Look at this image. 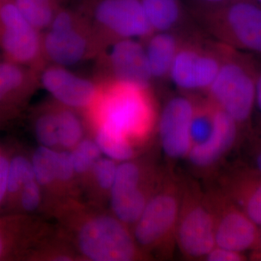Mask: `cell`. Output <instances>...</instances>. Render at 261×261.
<instances>
[{"label":"cell","mask_w":261,"mask_h":261,"mask_svg":"<svg viewBox=\"0 0 261 261\" xmlns=\"http://www.w3.org/2000/svg\"><path fill=\"white\" fill-rule=\"evenodd\" d=\"M51 216L57 231L74 250L80 260L132 261L145 258L132 229L103 207L68 199Z\"/></svg>","instance_id":"1"},{"label":"cell","mask_w":261,"mask_h":261,"mask_svg":"<svg viewBox=\"0 0 261 261\" xmlns=\"http://www.w3.org/2000/svg\"><path fill=\"white\" fill-rule=\"evenodd\" d=\"M97 82V97L84 113L90 128L102 127L135 145L145 142L159 118L151 87L121 81Z\"/></svg>","instance_id":"2"},{"label":"cell","mask_w":261,"mask_h":261,"mask_svg":"<svg viewBox=\"0 0 261 261\" xmlns=\"http://www.w3.org/2000/svg\"><path fill=\"white\" fill-rule=\"evenodd\" d=\"M187 9L216 42L261 55V6L253 0H231L213 7L190 5Z\"/></svg>","instance_id":"3"},{"label":"cell","mask_w":261,"mask_h":261,"mask_svg":"<svg viewBox=\"0 0 261 261\" xmlns=\"http://www.w3.org/2000/svg\"><path fill=\"white\" fill-rule=\"evenodd\" d=\"M222 47L221 67L206 92L214 106L242 126L250 121L255 108V86L259 70L246 53L224 44Z\"/></svg>","instance_id":"4"},{"label":"cell","mask_w":261,"mask_h":261,"mask_svg":"<svg viewBox=\"0 0 261 261\" xmlns=\"http://www.w3.org/2000/svg\"><path fill=\"white\" fill-rule=\"evenodd\" d=\"M46 63L69 68L95 61L102 48L80 7L65 5L42 32Z\"/></svg>","instance_id":"5"},{"label":"cell","mask_w":261,"mask_h":261,"mask_svg":"<svg viewBox=\"0 0 261 261\" xmlns=\"http://www.w3.org/2000/svg\"><path fill=\"white\" fill-rule=\"evenodd\" d=\"M79 6L95 33L102 51L115 41H143L153 32L140 0H82Z\"/></svg>","instance_id":"6"},{"label":"cell","mask_w":261,"mask_h":261,"mask_svg":"<svg viewBox=\"0 0 261 261\" xmlns=\"http://www.w3.org/2000/svg\"><path fill=\"white\" fill-rule=\"evenodd\" d=\"M181 199L175 185L157 189L132 226L136 242L144 252L161 250L176 237Z\"/></svg>","instance_id":"7"},{"label":"cell","mask_w":261,"mask_h":261,"mask_svg":"<svg viewBox=\"0 0 261 261\" xmlns=\"http://www.w3.org/2000/svg\"><path fill=\"white\" fill-rule=\"evenodd\" d=\"M0 51L5 59L37 71L46 64L42 32L29 23L13 0H0Z\"/></svg>","instance_id":"8"},{"label":"cell","mask_w":261,"mask_h":261,"mask_svg":"<svg viewBox=\"0 0 261 261\" xmlns=\"http://www.w3.org/2000/svg\"><path fill=\"white\" fill-rule=\"evenodd\" d=\"M222 56L219 43L205 44L197 39H183L168 79L182 92H207L219 72Z\"/></svg>","instance_id":"9"},{"label":"cell","mask_w":261,"mask_h":261,"mask_svg":"<svg viewBox=\"0 0 261 261\" xmlns=\"http://www.w3.org/2000/svg\"><path fill=\"white\" fill-rule=\"evenodd\" d=\"M176 240L181 251L192 258L206 257L216 247L214 213L197 192L183 195Z\"/></svg>","instance_id":"10"},{"label":"cell","mask_w":261,"mask_h":261,"mask_svg":"<svg viewBox=\"0 0 261 261\" xmlns=\"http://www.w3.org/2000/svg\"><path fill=\"white\" fill-rule=\"evenodd\" d=\"M146 171L145 166L134 160L118 163L109 201L113 214L130 228L156 191Z\"/></svg>","instance_id":"11"},{"label":"cell","mask_w":261,"mask_h":261,"mask_svg":"<svg viewBox=\"0 0 261 261\" xmlns=\"http://www.w3.org/2000/svg\"><path fill=\"white\" fill-rule=\"evenodd\" d=\"M56 227L37 215H0V261L30 260Z\"/></svg>","instance_id":"12"},{"label":"cell","mask_w":261,"mask_h":261,"mask_svg":"<svg viewBox=\"0 0 261 261\" xmlns=\"http://www.w3.org/2000/svg\"><path fill=\"white\" fill-rule=\"evenodd\" d=\"M96 80L130 82L151 87L152 82L142 40L122 39L108 46L95 60Z\"/></svg>","instance_id":"13"},{"label":"cell","mask_w":261,"mask_h":261,"mask_svg":"<svg viewBox=\"0 0 261 261\" xmlns=\"http://www.w3.org/2000/svg\"><path fill=\"white\" fill-rule=\"evenodd\" d=\"M38 73L41 88L65 107L84 114L97 97L99 82L76 74L69 68L46 63Z\"/></svg>","instance_id":"14"},{"label":"cell","mask_w":261,"mask_h":261,"mask_svg":"<svg viewBox=\"0 0 261 261\" xmlns=\"http://www.w3.org/2000/svg\"><path fill=\"white\" fill-rule=\"evenodd\" d=\"M221 207L212 208L215 217L216 246L239 252L256 250L260 226L228 195L222 197Z\"/></svg>","instance_id":"15"},{"label":"cell","mask_w":261,"mask_h":261,"mask_svg":"<svg viewBox=\"0 0 261 261\" xmlns=\"http://www.w3.org/2000/svg\"><path fill=\"white\" fill-rule=\"evenodd\" d=\"M39 88L37 70L0 59V126L23 112Z\"/></svg>","instance_id":"16"},{"label":"cell","mask_w":261,"mask_h":261,"mask_svg":"<svg viewBox=\"0 0 261 261\" xmlns=\"http://www.w3.org/2000/svg\"><path fill=\"white\" fill-rule=\"evenodd\" d=\"M195 103L185 95L168 99L158 118L160 140L164 153L170 159L188 155L192 148L190 123Z\"/></svg>","instance_id":"17"},{"label":"cell","mask_w":261,"mask_h":261,"mask_svg":"<svg viewBox=\"0 0 261 261\" xmlns=\"http://www.w3.org/2000/svg\"><path fill=\"white\" fill-rule=\"evenodd\" d=\"M240 127L227 113L216 106L212 133L203 143L192 146L187 155L189 159L197 167H208L214 164L235 145Z\"/></svg>","instance_id":"18"},{"label":"cell","mask_w":261,"mask_h":261,"mask_svg":"<svg viewBox=\"0 0 261 261\" xmlns=\"http://www.w3.org/2000/svg\"><path fill=\"white\" fill-rule=\"evenodd\" d=\"M182 39L176 31H164L153 32L142 41L152 82L168 79Z\"/></svg>","instance_id":"19"},{"label":"cell","mask_w":261,"mask_h":261,"mask_svg":"<svg viewBox=\"0 0 261 261\" xmlns=\"http://www.w3.org/2000/svg\"><path fill=\"white\" fill-rule=\"evenodd\" d=\"M58 149L39 146L31 155L34 176L42 190L43 212L51 215L63 202L56 178Z\"/></svg>","instance_id":"20"},{"label":"cell","mask_w":261,"mask_h":261,"mask_svg":"<svg viewBox=\"0 0 261 261\" xmlns=\"http://www.w3.org/2000/svg\"><path fill=\"white\" fill-rule=\"evenodd\" d=\"M227 195L261 227V175L250 168L237 171L230 178Z\"/></svg>","instance_id":"21"},{"label":"cell","mask_w":261,"mask_h":261,"mask_svg":"<svg viewBox=\"0 0 261 261\" xmlns=\"http://www.w3.org/2000/svg\"><path fill=\"white\" fill-rule=\"evenodd\" d=\"M140 1L153 32L176 31L187 15H190L181 0Z\"/></svg>","instance_id":"22"},{"label":"cell","mask_w":261,"mask_h":261,"mask_svg":"<svg viewBox=\"0 0 261 261\" xmlns=\"http://www.w3.org/2000/svg\"><path fill=\"white\" fill-rule=\"evenodd\" d=\"M118 166L116 161L105 156L96 163L83 190L89 203L102 207L109 200Z\"/></svg>","instance_id":"23"},{"label":"cell","mask_w":261,"mask_h":261,"mask_svg":"<svg viewBox=\"0 0 261 261\" xmlns=\"http://www.w3.org/2000/svg\"><path fill=\"white\" fill-rule=\"evenodd\" d=\"M34 177L31 156L21 150L9 152L8 187L4 211L6 214L14 213L19 194L25 182Z\"/></svg>","instance_id":"24"},{"label":"cell","mask_w":261,"mask_h":261,"mask_svg":"<svg viewBox=\"0 0 261 261\" xmlns=\"http://www.w3.org/2000/svg\"><path fill=\"white\" fill-rule=\"evenodd\" d=\"M32 126L39 146L59 149L56 102L53 99L42 103L32 113Z\"/></svg>","instance_id":"25"},{"label":"cell","mask_w":261,"mask_h":261,"mask_svg":"<svg viewBox=\"0 0 261 261\" xmlns=\"http://www.w3.org/2000/svg\"><path fill=\"white\" fill-rule=\"evenodd\" d=\"M56 102L59 149L71 150L86 137V122L83 113Z\"/></svg>","instance_id":"26"},{"label":"cell","mask_w":261,"mask_h":261,"mask_svg":"<svg viewBox=\"0 0 261 261\" xmlns=\"http://www.w3.org/2000/svg\"><path fill=\"white\" fill-rule=\"evenodd\" d=\"M92 138L102 155L120 163L133 160L135 145L126 137L99 126L91 127Z\"/></svg>","instance_id":"27"},{"label":"cell","mask_w":261,"mask_h":261,"mask_svg":"<svg viewBox=\"0 0 261 261\" xmlns=\"http://www.w3.org/2000/svg\"><path fill=\"white\" fill-rule=\"evenodd\" d=\"M25 19L40 32L49 28L66 0H13Z\"/></svg>","instance_id":"28"},{"label":"cell","mask_w":261,"mask_h":261,"mask_svg":"<svg viewBox=\"0 0 261 261\" xmlns=\"http://www.w3.org/2000/svg\"><path fill=\"white\" fill-rule=\"evenodd\" d=\"M75 177L83 192L94 165L102 157V152L92 137H86L70 150Z\"/></svg>","instance_id":"29"},{"label":"cell","mask_w":261,"mask_h":261,"mask_svg":"<svg viewBox=\"0 0 261 261\" xmlns=\"http://www.w3.org/2000/svg\"><path fill=\"white\" fill-rule=\"evenodd\" d=\"M56 178L63 202L68 199L81 198L82 192L75 177L70 150L57 151Z\"/></svg>","instance_id":"30"},{"label":"cell","mask_w":261,"mask_h":261,"mask_svg":"<svg viewBox=\"0 0 261 261\" xmlns=\"http://www.w3.org/2000/svg\"><path fill=\"white\" fill-rule=\"evenodd\" d=\"M216 106L210 100L196 105L191 123L190 138L192 146L200 145L210 137L214 128Z\"/></svg>","instance_id":"31"},{"label":"cell","mask_w":261,"mask_h":261,"mask_svg":"<svg viewBox=\"0 0 261 261\" xmlns=\"http://www.w3.org/2000/svg\"><path fill=\"white\" fill-rule=\"evenodd\" d=\"M43 207L42 190L34 176L23 185L19 194L14 213L37 215V213L43 212Z\"/></svg>","instance_id":"32"},{"label":"cell","mask_w":261,"mask_h":261,"mask_svg":"<svg viewBox=\"0 0 261 261\" xmlns=\"http://www.w3.org/2000/svg\"><path fill=\"white\" fill-rule=\"evenodd\" d=\"M9 152L0 151V211H4L8 187Z\"/></svg>","instance_id":"33"},{"label":"cell","mask_w":261,"mask_h":261,"mask_svg":"<svg viewBox=\"0 0 261 261\" xmlns=\"http://www.w3.org/2000/svg\"><path fill=\"white\" fill-rule=\"evenodd\" d=\"M205 257L209 261H242L245 259L243 252L218 246L215 247Z\"/></svg>","instance_id":"34"},{"label":"cell","mask_w":261,"mask_h":261,"mask_svg":"<svg viewBox=\"0 0 261 261\" xmlns=\"http://www.w3.org/2000/svg\"><path fill=\"white\" fill-rule=\"evenodd\" d=\"M252 171L261 175V135L255 142L252 151Z\"/></svg>","instance_id":"35"},{"label":"cell","mask_w":261,"mask_h":261,"mask_svg":"<svg viewBox=\"0 0 261 261\" xmlns=\"http://www.w3.org/2000/svg\"><path fill=\"white\" fill-rule=\"evenodd\" d=\"M231 0H191V4L199 6L213 7L226 4Z\"/></svg>","instance_id":"36"},{"label":"cell","mask_w":261,"mask_h":261,"mask_svg":"<svg viewBox=\"0 0 261 261\" xmlns=\"http://www.w3.org/2000/svg\"><path fill=\"white\" fill-rule=\"evenodd\" d=\"M255 108L261 114V70L257 73L256 86H255Z\"/></svg>","instance_id":"37"},{"label":"cell","mask_w":261,"mask_h":261,"mask_svg":"<svg viewBox=\"0 0 261 261\" xmlns=\"http://www.w3.org/2000/svg\"><path fill=\"white\" fill-rule=\"evenodd\" d=\"M255 251H256L255 252H257V253H255V256H254V257H255V258L261 259V227L260 231V238H259L258 245H257V247Z\"/></svg>","instance_id":"38"},{"label":"cell","mask_w":261,"mask_h":261,"mask_svg":"<svg viewBox=\"0 0 261 261\" xmlns=\"http://www.w3.org/2000/svg\"><path fill=\"white\" fill-rule=\"evenodd\" d=\"M253 1H255V3H257V4L260 5L261 6V0H253Z\"/></svg>","instance_id":"39"}]
</instances>
